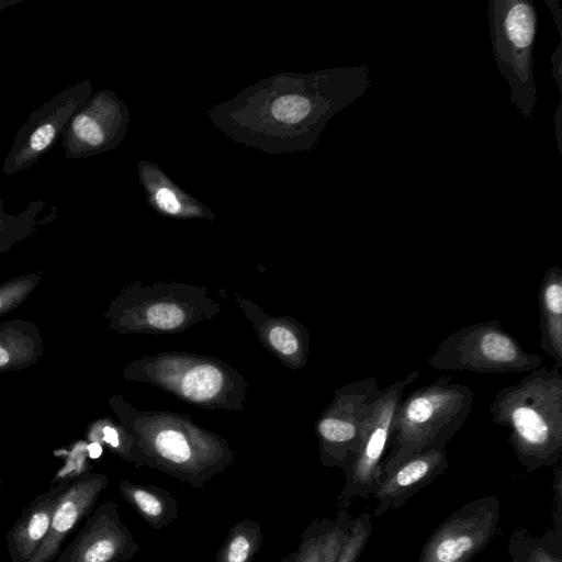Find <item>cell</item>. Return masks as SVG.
Returning a JSON list of instances; mask_svg holds the SVG:
<instances>
[{"mask_svg": "<svg viewBox=\"0 0 562 562\" xmlns=\"http://www.w3.org/2000/svg\"><path fill=\"white\" fill-rule=\"evenodd\" d=\"M9 361V355L5 349L0 346V367Z\"/></svg>", "mask_w": 562, "mask_h": 562, "instance_id": "1f68e13d", "label": "cell"}, {"mask_svg": "<svg viewBox=\"0 0 562 562\" xmlns=\"http://www.w3.org/2000/svg\"><path fill=\"white\" fill-rule=\"evenodd\" d=\"M487 15L493 55L508 83L510 101L524 117L531 119L537 103L533 77L537 10L527 0H492Z\"/></svg>", "mask_w": 562, "mask_h": 562, "instance_id": "8992f818", "label": "cell"}, {"mask_svg": "<svg viewBox=\"0 0 562 562\" xmlns=\"http://www.w3.org/2000/svg\"><path fill=\"white\" fill-rule=\"evenodd\" d=\"M139 546L123 522L115 501L103 502L89 515L55 562H127Z\"/></svg>", "mask_w": 562, "mask_h": 562, "instance_id": "7c38bea8", "label": "cell"}, {"mask_svg": "<svg viewBox=\"0 0 562 562\" xmlns=\"http://www.w3.org/2000/svg\"><path fill=\"white\" fill-rule=\"evenodd\" d=\"M381 390L375 376L348 382L335 390L331 402L315 423L324 467L339 468L348 476Z\"/></svg>", "mask_w": 562, "mask_h": 562, "instance_id": "ba28073f", "label": "cell"}, {"mask_svg": "<svg viewBox=\"0 0 562 562\" xmlns=\"http://www.w3.org/2000/svg\"><path fill=\"white\" fill-rule=\"evenodd\" d=\"M101 441L108 445L112 451L123 460L133 463L134 440L124 427L105 424L101 428Z\"/></svg>", "mask_w": 562, "mask_h": 562, "instance_id": "d4e9b609", "label": "cell"}, {"mask_svg": "<svg viewBox=\"0 0 562 562\" xmlns=\"http://www.w3.org/2000/svg\"><path fill=\"white\" fill-rule=\"evenodd\" d=\"M156 201L158 205L168 213H177L180 210L179 201L169 189H160L156 193Z\"/></svg>", "mask_w": 562, "mask_h": 562, "instance_id": "4316f807", "label": "cell"}, {"mask_svg": "<svg viewBox=\"0 0 562 562\" xmlns=\"http://www.w3.org/2000/svg\"><path fill=\"white\" fill-rule=\"evenodd\" d=\"M544 357L524 350L497 319L463 326L443 338L428 359L437 370L474 373L530 372Z\"/></svg>", "mask_w": 562, "mask_h": 562, "instance_id": "52a82bcc", "label": "cell"}, {"mask_svg": "<svg viewBox=\"0 0 562 562\" xmlns=\"http://www.w3.org/2000/svg\"><path fill=\"white\" fill-rule=\"evenodd\" d=\"M554 121H555V132H557V139H558V146L561 150V128H560V124H561V103H559V106L557 109V112H555V115H554Z\"/></svg>", "mask_w": 562, "mask_h": 562, "instance_id": "f546056e", "label": "cell"}, {"mask_svg": "<svg viewBox=\"0 0 562 562\" xmlns=\"http://www.w3.org/2000/svg\"><path fill=\"white\" fill-rule=\"evenodd\" d=\"M540 348L562 368V270L549 267L538 289Z\"/></svg>", "mask_w": 562, "mask_h": 562, "instance_id": "d6986e66", "label": "cell"}, {"mask_svg": "<svg viewBox=\"0 0 562 562\" xmlns=\"http://www.w3.org/2000/svg\"><path fill=\"white\" fill-rule=\"evenodd\" d=\"M0 307H1V302H0Z\"/></svg>", "mask_w": 562, "mask_h": 562, "instance_id": "836d02e7", "label": "cell"}, {"mask_svg": "<svg viewBox=\"0 0 562 562\" xmlns=\"http://www.w3.org/2000/svg\"><path fill=\"white\" fill-rule=\"evenodd\" d=\"M124 375L209 411L241 412L249 385L229 363L216 357L184 351L145 355L128 363Z\"/></svg>", "mask_w": 562, "mask_h": 562, "instance_id": "3957f363", "label": "cell"}, {"mask_svg": "<svg viewBox=\"0 0 562 562\" xmlns=\"http://www.w3.org/2000/svg\"><path fill=\"white\" fill-rule=\"evenodd\" d=\"M108 483L105 475L91 474L67 486L56 505L43 543L29 562H52L56 559L66 538L88 517Z\"/></svg>", "mask_w": 562, "mask_h": 562, "instance_id": "9a60e30c", "label": "cell"}, {"mask_svg": "<svg viewBox=\"0 0 562 562\" xmlns=\"http://www.w3.org/2000/svg\"><path fill=\"white\" fill-rule=\"evenodd\" d=\"M66 484L50 486L36 496L14 521L7 535L10 562H29L43 543L56 505Z\"/></svg>", "mask_w": 562, "mask_h": 562, "instance_id": "2e32d148", "label": "cell"}, {"mask_svg": "<svg viewBox=\"0 0 562 562\" xmlns=\"http://www.w3.org/2000/svg\"><path fill=\"white\" fill-rule=\"evenodd\" d=\"M451 376L437 379L402 398L393 423L389 452L381 463V476L423 451L446 448L469 417L474 391L451 382Z\"/></svg>", "mask_w": 562, "mask_h": 562, "instance_id": "277c9868", "label": "cell"}, {"mask_svg": "<svg viewBox=\"0 0 562 562\" xmlns=\"http://www.w3.org/2000/svg\"><path fill=\"white\" fill-rule=\"evenodd\" d=\"M418 376L419 371L415 370L381 390L366 423L359 452L337 497L339 508H346L355 498L367 499L376 491L397 407L406 387Z\"/></svg>", "mask_w": 562, "mask_h": 562, "instance_id": "9c48e42d", "label": "cell"}, {"mask_svg": "<svg viewBox=\"0 0 562 562\" xmlns=\"http://www.w3.org/2000/svg\"><path fill=\"white\" fill-rule=\"evenodd\" d=\"M119 491L125 502L153 529L165 528L178 518V501L164 487L123 480Z\"/></svg>", "mask_w": 562, "mask_h": 562, "instance_id": "ffe728a7", "label": "cell"}, {"mask_svg": "<svg viewBox=\"0 0 562 562\" xmlns=\"http://www.w3.org/2000/svg\"><path fill=\"white\" fill-rule=\"evenodd\" d=\"M117 408L123 427L134 440L136 467H148L202 488L235 463L229 442L195 424L190 415L139 411L123 400Z\"/></svg>", "mask_w": 562, "mask_h": 562, "instance_id": "6da1fadb", "label": "cell"}, {"mask_svg": "<svg viewBox=\"0 0 562 562\" xmlns=\"http://www.w3.org/2000/svg\"><path fill=\"white\" fill-rule=\"evenodd\" d=\"M110 105L103 94L91 97L68 121L60 138L68 159L91 156L110 142L109 122L105 120L111 113Z\"/></svg>", "mask_w": 562, "mask_h": 562, "instance_id": "e0dca14e", "label": "cell"}, {"mask_svg": "<svg viewBox=\"0 0 562 562\" xmlns=\"http://www.w3.org/2000/svg\"><path fill=\"white\" fill-rule=\"evenodd\" d=\"M553 507L552 526L555 530L562 531V463L559 461L554 465L553 479Z\"/></svg>", "mask_w": 562, "mask_h": 562, "instance_id": "484cf974", "label": "cell"}, {"mask_svg": "<svg viewBox=\"0 0 562 562\" xmlns=\"http://www.w3.org/2000/svg\"><path fill=\"white\" fill-rule=\"evenodd\" d=\"M89 80L64 88L37 109L18 130L3 161L2 172L12 176L32 167L61 138L68 121L88 101Z\"/></svg>", "mask_w": 562, "mask_h": 562, "instance_id": "8fae6325", "label": "cell"}, {"mask_svg": "<svg viewBox=\"0 0 562 562\" xmlns=\"http://www.w3.org/2000/svg\"><path fill=\"white\" fill-rule=\"evenodd\" d=\"M507 551L510 562H562V531L553 527L540 535L516 526L510 533Z\"/></svg>", "mask_w": 562, "mask_h": 562, "instance_id": "44dd1931", "label": "cell"}, {"mask_svg": "<svg viewBox=\"0 0 562 562\" xmlns=\"http://www.w3.org/2000/svg\"><path fill=\"white\" fill-rule=\"evenodd\" d=\"M546 3L549 5V8H550V10H551V12L553 14L554 22H555V25L558 27L560 37H562V18H561L560 1H558V0H552V1L546 0Z\"/></svg>", "mask_w": 562, "mask_h": 562, "instance_id": "f1b7e54d", "label": "cell"}, {"mask_svg": "<svg viewBox=\"0 0 562 562\" xmlns=\"http://www.w3.org/2000/svg\"><path fill=\"white\" fill-rule=\"evenodd\" d=\"M372 532L371 515L367 512L353 518L347 539L335 562H358Z\"/></svg>", "mask_w": 562, "mask_h": 562, "instance_id": "603a6c76", "label": "cell"}, {"mask_svg": "<svg viewBox=\"0 0 562 562\" xmlns=\"http://www.w3.org/2000/svg\"><path fill=\"white\" fill-rule=\"evenodd\" d=\"M234 296L258 340L273 357L291 370L305 367L310 352V334L301 322L289 315L271 316L240 294L235 293Z\"/></svg>", "mask_w": 562, "mask_h": 562, "instance_id": "4fadbf2b", "label": "cell"}, {"mask_svg": "<svg viewBox=\"0 0 562 562\" xmlns=\"http://www.w3.org/2000/svg\"><path fill=\"white\" fill-rule=\"evenodd\" d=\"M448 468L446 448L429 449L401 462L380 479L372 495L376 501L373 517H380L391 509H398Z\"/></svg>", "mask_w": 562, "mask_h": 562, "instance_id": "5bb4252c", "label": "cell"}, {"mask_svg": "<svg viewBox=\"0 0 562 562\" xmlns=\"http://www.w3.org/2000/svg\"><path fill=\"white\" fill-rule=\"evenodd\" d=\"M313 102L303 95L290 94L278 98L272 108V115L284 123H299L312 113Z\"/></svg>", "mask_w": 562, "mask_h": 562, "instance_id": "cb8c5ba5", "label": "cell"}, {"mask_svg": "<svg viewBox=\"0 0 562 562\" xmlns=\"http://www.w3.org/2000/svg\"><path fill=\"white\" fill-rule=\"evenodd\" d=\"M551 63L553 65L552 75L557 81L560 93H562V45L559 44L551 56Z\"/></svg>", "mask_w": 562, "mask_h": 562, "instance_id": "83f0119b", "label": "cell"}, {"mask_svg": "<svg viewBox=\"0 0 562 562\" xmlns=\"http://www.w3.org/2000/svg\"><path fill=\"white\" fill-rule=\"evenodd\" d=\"M353 517L339 508L335 518L317 517L303 530L297 548L281 562H335Z\"/></svg>", "mask_w": 562, "mask_h": 562, "instance_id": "ac0fdd59", "label": "cell"}, {"mask_svg": "<svg viewBox=\"0 0 562 562\" xmlns=\"http://www.w3.org/2000/svg\"><path fill=\"white\" fill-rule=\"evenodd\" d=\"M19 2V0H1L0 1V10L5 9L7 7L14 5Z\"/></svg>", "mask_w": 562, "mask_h": 562, "instance_id": "d6a6232c", "label": "cell"}, {"mask_svg": "<svg viewBox=\"0 0 562 562\" xmlns=\"http://www.w3.org/2000/svg\"><path fill=\"white\" fill-rule=\"evenodd\" d=\"M89 452L92 458H98L102 452V447L100 443L92 441L89 447Z\"/></svg>", "mask_w": 562, "mask_h": 562, "instance_id": "4dcf8cb0", "label": "cell"}, {"mask_svg": "<svg viewBox=\"0 0 562 562\" xmlns=\"http://www.w3.org/2000/svg\"><path fill=\"white\" fill-rule=\"evenodd\" d=\"M222 306L205 285L157 281L136 282L117 303V325L124 333L178 334L212 321Z\"/></svg>", "mask_w": 562, "mask_h": 562, "instance_id": "5b68a950", "label": "cell"}, {"mask_svg": "<svg viewBox=\"0 0 562 562\" xmlns=\"http://www.w3.org/2000/svg\"><path fill=\"white\" fill-rule=\"evenodd\" d=\"M262 542L260 524L250 518L241 519L229 528L215 562H254Z\"/></svg>", "mask_w": 562, "mask_h": 562, "instance_id": "7402d4cb", "label": "cell"}, {"mask_svg": "<svg viewBox=\"0 0 562 562\" xmlns=\"http://www.w3.org/2000/svg\"><path fill=\"white\" fill-rule=\"evenodd\" d=\"M499 520L501 502L496 496L467 503L432 531L418 562H470L495 537Z\"/></svg>", "mask_w": 562, "mask_h": 562, "instance_id": "30bf717a", "label": "cell"}, {"mask_svg": "<svg viewBox=\"0 0 562 562\" xmlns=\"http://www.w3.org/2000/svg\"><path fill=\"white\" fill-rule=\"evenodd\" d=\"M492 422L509 430L508 442L527 471L554 467L562 456V371L539 367L496 392Z\"/></svg>", "mask_w": 562, "mask_h": 562, "instance_id": "7a4b0ae2", "label": "cell"}]
</instances>
